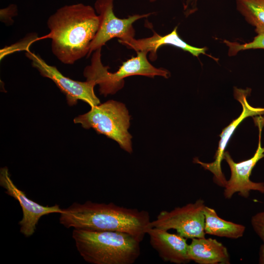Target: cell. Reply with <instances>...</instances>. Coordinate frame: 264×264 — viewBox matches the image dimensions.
Wrapping results in <instances>:
<instances>
[{
  "label": "cell",
  "instance_id": "cell-1",
  "mask_svg": "<svg viewBox=\"0 0 264 264\" xmlns=\"http://www.w3.org/2000/svg\"><path fill=\"white\" fill-rule=\"evenodd\" d=\"M99 18L90 5L77 3L57 10L47 20L53 54L63 63L73 64L88 55L99 25Z\"/></svg>",
  "mask_w": 264,
  "mask_h": 264
},
{
  "label": "cell",
  "instance_id": "cell-2",
  "mask_svg": "<svg viewBox=\"0 0 264 264\" xmlns=\"http://www.w3.org/2000/svg\"><path fill=\"white\" fill-rule=\"evenodd\" d=\"M59 220L65 227L90 231L125 232L142 242L150 227L148 211L118 206L112 202H74L62 209Z\"/></svg>",
  "mask_w": 264,
  "mask_h": 264
},
{
  "label": "cell",
  "instance_id": "cell-3",
  "mask_svg": "<svg viewBox=\"0 0 264 264\" xmlns=\"http://www.w3.org/2000/svg\"><path fill=\"white\" fill-rule=\"evenodd\" d=\"M72 238L81 256L91 264H132L140 255L141 242L125 232L74 229Z\"/></svg>",
  "mask_w": 264,
  "mask_h": 264
},
{
  "label": "cell",
  "instance_id": "cell-4",
  "mask_svg": "<svg viewBox=\"0 0 264 264\" xmlns=\"http://www.w3.org/2000/svg\"><path fill=\"white\" fill-rule=\"evenodd\" d=\"M148 52H137V56L124 62L114 73L108 71L101 62V53L95 52L92 56L91 64L86 66L84 75L88 79H92L99 86L100 94L106 96L114 94L124 85V79L132 75H142L153 78L155 76L169 77L170 73L166 69L154 66L147 59Z\"/></svg>",
  "mask_w": 264,
  "mask_h": 264
},
{
  "label": "cell",
  "instance_id": "cell-5",
  "mask_svg": "<svg viewBox=\"0 0 264 264\" xmlns=\"http://www.w3.org/2000/svg\"><path fill=\"white\" fill-rule=\"evenodd\" d=\"M130 120V116L124 104L109 100L91 107L89 111L76 117L73 121L85 129L92 128L97 133L105 135L131 153L132 136L128 132Z\"/></svg>",
  "mask_w": 264,
  "mask_h": 264
},
{
  "label": "cell",
  "instance_id": "cell-6",
  "mask_svg": "<svg viewBox=\"0 0 264 264\" xmlns=\"http://www.w3.org/2000/svg\"><path fill=\"white\" fill-rule=\"evenodd\" d=\"M204 201L198 199L171 211L163 210L155 220L151 221L150 227L168 231L175 229L177 234L187 239L205 237Z\"/></svg>",
  "mask_w": 264,
  "mask_h": 264
},
{
  "label": "cell",
  "instance_id": "cell-7",
  "mask_svg": "<svg viewBox=\"0 0 264 264\" xmlns=\"http://www.w3.org/2000/svg\"><path fill=\"white\" fill-rule=\"evenodd\" d=\"M113 2L114 0H96L94 3V9L100 22L97 32L90 44L88 56L112 38H118L121 44L133 38L135 30L133 23L151 15L135 14L128 18L120 19L113 12Z\"/></svg>",
  "mask_w": 264,
  "mask_h": 264
},
{
  "label": "cell",
  "instance_id": "cell-8",
  "mask_svg": "<svg viewBox=\"0 0 264 264\" xmlns=\"http://www.w3.org/2000/svg\"><path fill=\"white\" fill-rule=\"evenodd\" d=\"M259 131V144L254 155L250 158L235 162L228 151L225 152L223 159L227 163L231 171L230 178L226 181L224 187L223 195L226 199H231L238 193L243 198H247L252 191L264 194V182H256L250 179L252 171L257 163L264 157V147L261 146V133L264 126V117L260 116L254 119Z\"/></svg>",
  "mask_w": 264,
  "mask_h": 264
},
{
  "label": "cell",
  "instance_id": "cell-9",
  "mask_svg": "<svg viewBox=\"0 0 264 264\" xmlns=\"http://www.w3.org/2000/svg\"><path fill=\"white\" fill-rule=\"evenodd\" d=\"M26 56L31 61L32 66L41 75L52 80L66 95L69 106L76 105L79 100L88 103L90 107L98 105L100 102L95 95V81L87 79L85 82L75 81L63 75L54 66L47 64L38 55L26 50Z\"/></svg>",
  "mask_w": 264,
  "mask_h": 264
},
{
  "label": "cell",
  "instance_id": "cell-10",
  "mask_svg": "<svg viewBox=\"0 0 264 264\" xmlns=\"http://www.w3.org/2000/svg\"><path fill=\"white\" fill-rule=\"evenodd\" d=\"M0 185L5 189V193L17 200L22 207V217L19 224L20 232L26 237L33 235L42 217L51 213L60 214L62 211L58 204L43 206L28 198L26 194L14 184L6 167L0 170Z\"/></svg>",
  "mask_w": 264,
  "mask_h": 264
},
{
  "label": "cell",
  "instance_id": "cell-11",
  "mask_svg": "<svg viewBox=\"0 0 264 264\" xmlns=\"http://www.w3.org/2000/svg\"><path fill=\"white\" fill-rule=\"evenodd\" d=\"M250 89H242L235 88L234 97L241 104L242 111L237 119L225 127L220 134V139L218 150L215 155V160L211 163H205L195 158L194 162L200 165L204 169L211 172L213 175V180L219 186L224 187L227 180L221 168V163L223 159L225 149L232 135L239 124L246 118L264 113V108H254L250 106L246 99Z\"/></svg>",
  "mask_w": 264,
  "mask_h": 264
},
{
  "label": "cell",
  "instance_id": "cell-12",
  "mask_svg": "<svg viewBox=\"0 0 264 264\" xmlns=\"http://www.w3.org/2000/svg\"><path fill=\"white\" fill-rule=\"evenodd\" d=\"M147 234L151 246L164 262L185 264L191 261L188 254L187 239L155 227H149Z\"/></svg>",
  "mask_w": 264,
  "mask_h": 264
},
{
  "label": "cell",
  "instance_id": "cell-13",
  "mask_svg": "<svg viewBox=\"0 0 264 264\" xmlns=\"http://www.w3.org/2000/svg\"><path fill=\"white\" fill-rule=\"evenodd\" d=\"M121 44L136 52L143 51L150 53V59L153 61L156 59L157 49L162 45L176 46L189 52L196 57H198L200 54H205L206 50L205 48L192 46L182 40L177 34V27L171 33L164 36H161L154 32L153 35L150 37L140 39H135L133 38Z\"/></svg>",
  "mask_w": 264,
  "mask_h": 264
},
{
  "label": "cell",
  "instance_id": "cell-14",
  "mask_svg": "<svg viewBox=\"0 0 264 264\" xmlns=\"http://www.w3.org/2000/svg\"><path fill=\"white\" fill-rule=\"evenodd\" d=\"M188 244L190 261L198 264H230L227 248L220 242L205 237L194 238Z\"/></svg>",
  "mask_w": 264,
  "mask_h": 264
},
{
  "label": "cell",
  "instance_id": "cell-15",
  "mask_svg": "<svg viewBox=\"0 0 264 264\" xmlns=\"http://www.w3.org/2000/svg\"><path fill=\"white\" fill-rule=\"evenodd\" d=\"M203 212L206 234L231 239H237L243 236L246 228L244 225L221 219L215 209L206 205Z\"/></svg>",
  "mask_w": 264,
  "mask_h": 264
},
{
  "label": "cell",
  "instance_id": "cell-16",
  "mask_svg": "<svg viewBox=\"0 0 264 264\" xmlns=\"http://www.w3.org/2000/svg\"><path fill=\"white\" fill-rule=\"evenodd\" d=\"M237 9L255 27L257 34L264 32V0H235Z\"/></svg>",
  "mask_w": 264,
  "mask_h": 264
},
{
  "label": "cell",
  "instance_id": "cell-17",
  "mask_svg": "<svg viewBox=\"0 0 264 264\" xmlns=\"http://www.w3.org/2000/svg\"><path fill=\"white\" fill-rule=\"evenodd\" d=\"M224 43L228 47V55L234 56L238 52L251 49H264V32L258 34L253 40L250 42L240 44L236 42L224 41Z\"/></svg>",
  "mask_w": 264,
  "mask_h": 264
},
{
  "label": "cell",
  "instance_id": "cell-18",
  "mask_svg": "<svg viewBox=\"0 0 264 264\" xmlns=\"http://www.w3.org/2000/svg\"><path fill=\"white\" fill-rule=\"evenodd\" d=\"M251 224L254 231L264 243V211L259 212L251 217Z\"/></svg>",
  "mask_w": 264,
  "mask_h": 264
},
{
  "label": "cell",
  "instance_id": "cell-19",
  "mask_svg": "<svg viewBox=\"0 0 264 264\" xmlns=\"http://www.w3.org/2000/svg\"><path fill=\"white\" fill-rule=\"evenodd\" d=\"M17 7L16 5L11 4L7 7L0 10V17L2 19L7 18L11 19L12 16L17 13Z\"/></svg>",
  "mask_w": 264,
  "mask_h": 264
},
{
  "label": "cell",
  "instance_id": "cell-20",
  "mask_svg": "<svg viewBox=\"0 0 264 264\" xmlns=\"http://www.w3.org/2000/svg\"><path fill=\"white\" fill-rule=\"evenodd\" d=\"M259 264H264V243L260 246L259 250Z\"/></svg>",
  "mask_w": 264,
  "mask_h": 264
},
{
  "label": "cell",
  "instance_id": "cell-21",
  "mask_svg": "<svg viewBox=\"0 0 264 264\" xmlns=\"http://www.w3.org/2000/svg\"><path fill=\"white\" fill-rule=\"evenodd\" d=\"M148 0L149 1H150L151 2H155L157 0Z\"/></svg>",
  "mask_w": 264,
  "mask_h": 264
}]
</instances>
